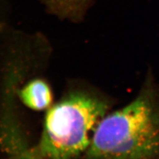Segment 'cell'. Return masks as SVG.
I'll return each mask as SVG.
<instances>
[{
  "mask_svg": "<svg viewBox=\"0 0 159 159\" xmlns=\"http://www.w3.org/2000/svg\"><path fill=\"white\" fill-rule=\"evenodd\" d=\"M13 159H37L36 158H34L33 156L29 155H21L19 156L16 158H15Z\"/></svg>",
  "mask_w": 159,
  "mask_h": 159,
  "instance_id": "6",
  "label": "cell"
},
{
  "mask_svg": "<svg viewBox=\"0 0 159 159\" xmlns=\"http://www.w3.org/2000/svg\"><path fill=\"white\" fill-rule=\"evenodd\" d=\"M115 101L100 92L76 88L49 109L33 155L38 159H75L86 153L99 123Z\"/></svg>",
  "mask_w": 159,
  "mask_h": 159,
  "instance_id": "2",
  "label": "cell"
},
{
  "mask_svg": "<svg viewBox=\"0 0 159 159\" xmlns=\"http://www.w3.org/2000/svg\"><path fill=\"white\" fill-rule=\"evenodd\" d=\"M48 13L62 21H83L93 0H41Z\"/></svg>",
  "mask_w": 159,
  "mask_h": 159,
  "instance_id": "4",
  "label": "cell"
},
{
  "mask_svg": "<svg viewBox=\"0 0 159 159\" xmlns=\"http://www.w3.org/2000/svg\"><path fill=\"white\" fill-rule=\"evenodd\" d=\"M19 97L27 107L34 111H43L52 106L53 93L48 82L41 78L28 82L18 91Z\"/></svg>",
  "mask_w": 159,
  "mask_h": 159,
  "instance_id": "3",
  "label": "cell"
},
{
  "mask_svg": "<svg viewBox=\"0 0 159 159\" xmlns=\"http://www.w3.org/2000/svg\"><path fill=\"white\" fill-rule=\"evenodd\" d=\"M86 154L87 159H159V82L151 68L132 100L99 123Z\"/></svg>",
  "mask_w": 159,
  "mask_h": 159,
  "instance_id": "1",
  "label": "cell"
},
{
  "mask_svg": "<svg viewBox=\"0 0 159 159\" xmlns=\"http://www.w3.org/2000/svg\"><path fill=\"white\" fill-rule=\"evenodd\" d=\"M8 25V21L6 17L5 16L3 13L0 10V51L3 43V39L5 33H6V29Z\"/></svg>",
  "mask_w": 159,
  "mask_h": 159,
  "instance_id": "5",
  "label": "cell"
}]
</instances>
